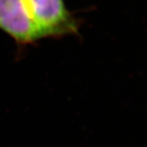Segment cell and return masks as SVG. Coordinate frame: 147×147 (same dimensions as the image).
Instances as JSON below:
<instances>
[{
	"mask_svg": "<svg viewBox=\"0 0 147 147\" xmlns=\"http://www.w3.org/2000/svg\"><path fill=\"white\" fill-rule=\"evenodd\" d=\"M40 39L76 35L79 22L64 0H25Z\"/></svg>",
	"mask_w": 147,
	"mask_h": 147,
	"instance_id": "obj_1",
	"label": "cell"
},
{
	"mask_svg": "<svg viewBox=\"0 0 147 147\" xmlns=\"http://www.w3.org/2000/svg\"><path fill=\"white\" fill-rule=\"evenodd\" d=\"M0 30L18 45H27L40 36L25 0H0Z\"/></svg>",
	"mask_w": 147,
	"mask_h": 147,
	"instance_id": "obj_2",
	"label": "cell"
}]
</instances>
